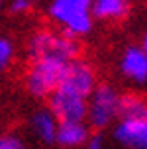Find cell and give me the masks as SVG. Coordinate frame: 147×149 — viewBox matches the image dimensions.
Segmentation results:
<instances>
[{
  "label": "cell",
  "mask_w": 147,
  "mask_h": 149,
  "mask_svg": "<svg viewBox=\"0 0 147 149\" xmlns=\"http://www.w3.org/2000/svg\"><path fill=\"white\" fill-rule=\"evenodd\" d=\"M26 57H61L65 61H75L81 57V43L79 39L61 33L55 28H37L26 39Z\"/></svg>",
  "instance_id": "3"
},
{
  "label": "cell",
  "mask_w": 147,
  "mask_h": 149,
  "mask_svg": "<svg viewBox=\"0 0 147 149\" xmlns=\"http://www.w3.org/2000/svg\"><path fill=\"white\" fill-rule=\"evenodd\" d=\"M90 134L86 122H59L55 145L59 149H81Z\"/></svg>",
  "instance_id": "11"
},
{
  "label": "cell",
  "mask_w": 147,
  "mask_h": 149,
  "mask_svg": "<svg viewBox=\"0 0 147 149\" xmlns=\"http://www.w3.org/2000/svg\"><path fill=\"white\" fill-rule=\"evenodd\" d=\"M122 94L116 84L98 82L86 104V124L94 132H104L112 127L120 118V102Z\"/></svg>",
  "instance_id": "4"
},
{
  "label": "cell",
  "mask_w": 147,
  "mask_h": 149,
  "mask_svg": "<svg viewBox=\"0 0 147 149\" xmlns=\"http://www.w3.org/2000/svg\"><path fill=\"white\" fill-rule=\"evenodd\" d=\"M47 100H49L47 108L53 112V116L59 122H86V98H79L75 94L55 88Z\"/></svg>",
  "instance_id": "8"
},
{
  "label": "cell",
  "mask_w": 147,
  "mask_h": 149,
  "mask_svg": "<svg viewBox=\"0 0 147 149\" xmlns=\"http://www.w3.org/2000/svg\"><path fill=\"white\" fill-rule=\"evenodd\" d=\"M112 139L122 149H147V118H118Z\"/></svg>",
  "instance_id": "7"
},
{
  "label": "cell",
  "mask_w": 147,
  "mask_h": 149,
  "mask_svg": "<svg viewBox=\"0 0 147 149\" xmlns=\"http://www.w3.org/2000/svg\"><path fill=\"white\" fill-rule=\"evenodd\" d=\"M116 67L120 77L130 84H135V86L147 84V55L143 53L139 43L125 45L118 55Z\"/></svg>",
  "instance_id": "6"
},
{
  "label": "cell",
  "mask_w": 147,
  "mask_h": 149,
  "mask_svg": "<svg viewBox=\"0 0 147 149\" xmlns=\"http://www.w3.org/2000/svg\"><path fill=\"white\" fill-rule=\"evenodd\" d=\"M57 127H59V120L53 116V112L47 106H39L36 110H31V114L28 116L29 134L41 145H55Z\"/></svg>",
  "instance_id": "9"
},
{
  "label": "cell",
  "mask_w": 147,
  "mask_h": 149,
  "mask_svg": "<svg viewBox=\"0 0 147 149\" xmlns=\"http://www.w3.org/2000/svg\"><path fill=\"white\" fill-rule=\"evenodd\" d=\"M45 14L55 30L73 39H82L94 30L92 0H49Z\"/></svg>",
  "instance_id": "1"
},
{
  "label": "cell",
  "mask_w": 147,
  "mask_h": 149,
  "mask_svg": "<svg viewBox=\"0 0 147 149\" xmlns=\"http://www.w3.org/2000/svg\"><path fill=\"white\" fill-rule=\"evenodd\" d=\"M0 149H28L26 141L18 134H0Z\"/></svg>",
  "instance_id": "15"
},
{
  "label": "cell",
  "mask_w": 147,
  "mask_h": 149,
  "mask_svg": "<svg viewBox=\"0 0 147 149\" xmlns=\"http://www.w3.org/2000/svg\"><path fill=\"white\" fill-rule=\"evenodd\" d=\"M141 2H145V4H147V0H141Z\"/></svg>",
  "instance_id": "19"
},
{
  "label": "cell",
  "mask_w": 147,
  "mask_h": 149,
  "mask_svg": "<svg viewBox=\"0 0 147 149\" xmlns=\"http://www.w3.org/2000/svg\"><path fill=\"white\" fill-rule=\"evenodd\" d=\"M4 8H6V0H0V14H2Z\"/></svg>",
  "instance_id": "18"
},
{
  "label": "cell",
  "mask_w": 147,
  "mask_h": 149,
  "mask_svg": "<svg viewBox=\"0 0 147 149\" xmlns=\"http://www.w3.org/2000/svg\"><path fill=\"white\" fill-rule=\"evenodd\" d=\"M81 149H106V137L102 132H92Z\"/></svg>",
  "instance_id": "16"
},
{
  "label": "cell",
  "mask_w": 147,
  "mask_h": 149,
  "mask_svg": "<svg viewBox=\"0 0 147 149\" xmlns=\"http://www.w3.org/2000/svg\"><path fill=\"white\" fill-rule=\"evenodd\" d=\"M132 14V0H92L94 22L120 24Z\"/></svg>",
  "instance_id": "10"
},
{
  "label": "cell",
  "mask_w": 147,
  "mask_h": 149,
  "mask_svg": "<svg viewBox=\"0 0 147 149\" xmlns=\"http://www.w3.org/2000/svg\"><path fill=\"white\" fill-rule=\"evenodd\" d=\"M98 82L100 81H98L96 67L90 61L82 59V57H77L75 61H71L67 65L65 73H63V79H61L57 88L88 100V96L92 94V90L96 88Z\"/></svg>",
  "instance_id": "5"
},
{
  "label": "cell",
  "mask_w": 147,
  "mask_h": 149,
  "mask_svg": "<svg viewBox=\"0 0 147 149\" xmlns=\"http://www.w3.org/2000/svg\"><path fill=\"white\" fill-rule=\"evenodd\" d=\"M139 47L143 49V53L147 55V28L143 30V33H141V41H139Z\"/></svg>",
  "instance_id": "17"
},
{
  "label": "cell",
  "mask_w": 147,
  "mask_h": 149,
  "mask_svg": "<svg viewBox=\"0 0 147 149\" xmlns=\"http://www.w3.org/2000/svg\"><path fill=\"white\" fill-rule=\"evenodd\" d=\"M71 61L61 57H37L29 59L28 67L24 71V88L29 96L43 100L53 94V90L59 86L63 79L67 65Z\"/></svg>",
  "instance_id": "2"
},
{
  "label": "cell",
  "mask_w": 147,
  "mask_h": 149,
  "mask_svg": "<svg viewBox=\"0 0 147 149\" xmlns=\"http://www.w3.org/2000/svg\"><path fill=\"white\" fill-rule=\"evenodd\" d=\"M16 57H18V47L14 39L0 33V73H6L16 63Z\"/></svg>",
  "instance_id": "13"
},
{
  "label": "cell",
  "mask_w": 147,
  "mask_h": 149,
  "mask_svg": "<svg viewBox=\"0 0 147 149\" xmlns=\"http://www.w3.org/2000/svg\"><path fill=\"white\" fill-rule=\"evenodd\" d=\"M37 0H6V8L12 16H28L36 8Z\"/></svg>",
  "instance_id": "14"
},
{
  "label": "cell",
  "mask_w": 147,
  "mask_h": 149,
  "mask_svg": "<svg viewBox=\"0 0 147 149\" xmlns=\"http://www.w3.org/2000/svg\"><path fill=\"white\" fill-rule=\"evenodd\" d=\"M120 118H147V96L139 92L122 94Z\"/></svg>",
  "instance_id": "12"
}]
</instances>
